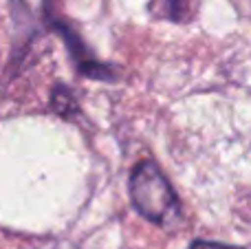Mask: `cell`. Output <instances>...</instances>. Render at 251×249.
Listing matches in <instances>:
<instances>
[{"mask_svg": "<svg viewBox=\"0 0 251 249\" xmlns=\"http://www.w3.org/2000/svg\"><path fill=\"white\" fill-rule=\"evenodd\" d=\"M187 249H245V247L225 245V243H216V241H194Z\"/></svg>", "mask_w": 251, "mask_h": 249, "instance_id": "cell-5", "label": "cell"}, {"mask_svg": "<svg viewBox=\"0 0 251 249\" xmlns=\"http://www.w3.org/2000/svg\"><path fill=\"white\" fill-rule=\"evenodd\" d=\"M128 190L134 210L156 227H170L183 216L181 201L154 159H141L132 168Z\"/></svg>", "mask_w": 251, "mask_h": 249, "instance_id": "cell-1", "label": "cell"}, {"mask_svg": "<svg viewBox=\"0 0 251 249\" xmlns=\"http://www.w3.org/2000/svg\"><path fill=\"white\" fill-rule=\"evenodd\" d=\"M51 106H53V110H55L60 117H64V119H71L73 117V113H77V101H75V97L71 95L69 88H66L64 84H60V86L53 88Z\"/></svg>", "mask_w": 251, "mask_h": 249, "instance_id": "cell-4", "label": "cell"}, {"mask_svg": "<svg viewBox=\"0 0 251 249\" xmlns=\"http://www.w3.org/2000/svg\"><path fill=\"white\" fill-rule=\"evenodd\" d=\"M47 20H49V25H51V29L62 35L66 49H69V55H71V60H73V64H75V69H77L79 75L91 77V79H101V82H113V79H117L115 66L97 60L95 53H93L91 49H88V44L82 40V35H79L71 25H66L64 20L53 16L49 7H47Z\"/></svg>", "mask_w": 251, "mask_h": 249, "instance_id": "cell-2", "label": "cell"}, {"mask_svg": "<svg viewBox=\"0 0 251 249\" xmlns=\"http://www.w3.org/2000/svg\"><path fill=\"white\" fill-rule=\"evenodd\" d=\"M148 11L159 20L185 25V22L194 20L196 13H199V0H150Z\"/></svg>", "mask_w": 251, "mask_h": 249, "instance_id": "cell-3", "label": "cell"}]
</instances>
